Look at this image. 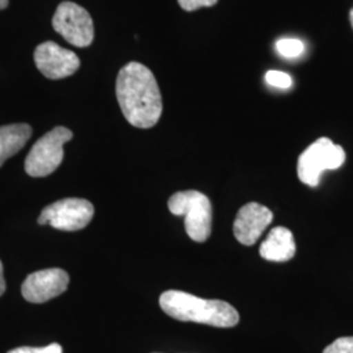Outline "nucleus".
I'll use <instances>...</instances> for the list:
<instances>
[{"instance_id": "f8f14e48", "label": "nucleus", "mask_w": 353, "mask_h": 353, "mask_svg": "<svg viewBox=\"0 0 353 353\" xmlns=\"http://www.w3.org/2000/svg\"><path fill=\"white\" fill-rule=\"evenodd\" d=\"M32 137V127L14 123L0 127V166L24 148Z\"/></svg>"}, {"instance_id": "423d86ee", "label": "nucleus", "mask_w": 353, "mask_h": 353, "mask_svg": "<svg viewBox=\"0 0 353 353\" xmlns=\"http://www.w3.org/2000/svg\"><path fill=\"white\" fill-rule=\"evenodd\" d=\"M57 33L76 48H87L94 38V26L88 11L72 1L58 6L52 17Z\"/></svg>"}, {"instance_id": "20e7f679", "label": "nucleus", "mask_w": 353, "mask_h": 353, "mask_svg": "<svg viewBox=\"0 0 353 353\" xmlns=\"http://www.w3.org/2000/svg\"><path fill=\"white\" fill-rule=\"evenodd\" d=\"M72 138V131L62 126L55 127L45 134L36 141L26 157V173L34 178L50 176L62 164L64 144Z\"/></svg>"}, {"instance_id": "9d476101", "label": "nucleus", "mask_w": 353, "mask_h": 353, "mask_svg": "<svg viewBox=\"0 0 353 353\" xmlns=\"http://www.w3.org/2000/svg\"><path fill=\"white\" fill-rule=\"evenodd\" d=\"M272 220L274 214L265 205L255 202L248 203L236 216L233 225L234 237L242 245L252 246L261 239Z\"/></svg>"}, {"instance_id": "6ab92c4d", "label": "nucleus", "mask_w": 353, "mask_h": 353, "mask_svg": "<svg viewBox=\"0 0 353 353\" xmlns=\"http://www.w3.org/2000/svg\"><path fill=\"white\" fill-rule=\"evenodd\" d=\"M8 3H10V0H0V11L4 10V8H7V7H8Z\"/></svg>"}, {"instance_id": "1a4fd4ad", "label": "nucleus", "mask_w": 353, "mask_h": 353, "mask_svg": "<svg viewBox=\"0 0 353 353\" xmlns=\"http://www.w3.org/2000/svg\"><path fill=\"white\" fill-rule=\"evenodd\" d=\"M70 276L62 268H48L30 274L23 283L21 293L28 303H43L68 288Z\"/></svg>"}, {"instance_id": "f3484780", "label": "nucleus", "mask_w": 353, "mask_h": 353, "mask_svg": "<svg viewBox=\"0 0 353 353\" xmlns=\"http://www.w3.org/2000/svg\"><path fill=\"white\" fill-rule=\"evenodd\" d=\"M219 0H178V4L182 10L192 12L202 7H214Z\"/></svg>"}, {"instance_id": "4468645a", "label": "nucleus", "mask_w": 353, "mask_h": 353, "mask_svg": "<svg viewBox=\"0 0 353 353\" xmlns=\"http://www.w3.org/2000/svg\"><path fill=\"white\" fill-rule=\"evenodd\" d=\"M265 83L279 89H290L293 85V79L283 71H268L265 76Z\"/></svg>"}, {"instance_id": "dca6fc26", "label": "nucleus", "mask_w": 353, "mask_h": 353, "mask_svg": "<svg viewBox=\"0 0 353 353\" xmlns=\"http://www.w3.org/2000/svg\"><path fill=\"white\" fill-rule=\"evenodd\" d=\"M8 353H63V350H62V345H59L58 343H52V344H49L46 347H41V348L19 347Z\"/></svg>"}, {"instance_id": "f257e3e1", "label": "nucleus", "mask_w": 353, "mask_h": 353, "mask_svg": "<svg viewBox=\"0 0 353 353\" xmlns=\"http://www.w3.org/2000/svg\"><path fill=\"white\" fill-rule=\"evenodd\" d=\"M117 100L127 122L138 128H151L163 114V99L156 77L145 65L131 62L118 74Z\"/></svg>"}, {"instance_id": "9b49d317", "label": "nucleus", "mask_w": 353, "mask_h": 353, "mask_svg": "<svg viewBox=\"0 0 353 353\" xmlns=\"http://www.w3.org/2000/svg\"><path fill=\"white\" fill-rule=\"evenodd\" d=\"M259 254L268 262L290 261L296 254V242L292 232L288 228H274L262 242Z\"/></svg>"}, {"instance_id": "7ed1b4c3", "label": "nucleus", "mask_w": 353, "mask_h": 353, "mask_svg": "<svg viewBox=\"0 0 353 353\" xmlns=\"http://www.w3.org/2000/svg\"><path fill=\"white\" fill-rule=\"evenodd\" d=\"M169 211L185 217V229L190 239L205 242L212 230V205L208 196L195 190L181 191L168 201Z\"/></svg>"}, {"instance_id": "6e6552de", "label": "nucleus", "mask_w": 353, "mask_h": 353, "mask_svg": "<svg viewBox=\"0 0 353 353\" xmlns=\"http://www.w3.org/2000/svg\"><path fill=\"white\" fill-rule=\"evenodd\" d=\"M34 62L39 72L51 80L74 75L80 67V59L74 51L63 49L51 41L38 45Z\"/></svg>"}, {"instance_id": "39448f33", "label": "nucleus", "mask_w": 353, "mask_h": 353, "mask_svg": "<svg viewBox=\"0 0 353 353\" xmlns=\"http://www.w3.org/2000/svg\"><path fill=\"white\" fill-rule=\"evenodd\" d=\"M344 161L345 152L341 145L334 144L328 138H321L309 145L299 157L297 174L303 183L316 188L325 170L339 169Z\"/></svg>"}, {"instance_id": "f03ea898", "label": "nucleus", "mask_w": 353, "mask_h": 353, "mask_svg": "<svg viewBox=\"0 0 353 353\" xmlns=\"http://www.w3.org/2000/svg\"><path fill=\"white\" fill-rule=\"evenodd\" d=\"M160 306L168 316L181 322H194L214 327H234L240 322L239 312L221 300H204L182 290H166Z\"/></svg>"}, {"instance_id": "aec40b11", "label": "nucleus", "mask_w": 353, "mask_h": 353, "mask_svg": "<svg viewBox=\"0 0 353 353\" xmlns=\"http://www.w3.org/2000/svg\"><path fill=\"white\" fill-rule=\"evenodd\" d=\"M350 20H351V26L353 28V8L351 10V12H350Z\"/></svg>"}, {"instance_id": "0eeeda50", "label": "nucleus", "mask_w": 353, "mask_h": 353, "mask_svg": "<svg viewBox=\"0 0 353 353\" xmlns=\"http://www.w3.org/2000/svg\"><path fill=\"white\" fill-rule=\"evenodd\" d=\"M94 216V207L87 199L67 198L43 208L38 217L41 225H50L58 230L75 232L87 227Z\"/></svg>"}, {"instance_id": "ddd939ff", "label": "nucleus", "mask_w": 353, "mask_h": 353, "mask_svg": "<svg viewBox=\"0 0 353 353\" xmlns=\"http://www.w3.org/2000/svg\"><path fill=\"white\" fill-rule=\"evenodd\" d=\"M276 51L281 57L287 59H293L300 57L305 51V45L303 41L297 38H280L275 43Z\"/></svg>"}, {"instance_id": "a211bd4d", "label": "nucleus", "mask_w": 353, "mask_h": 353, "mask_svg": "<svg viewBox=\"0 0 353 353\" xmlns=\"http://www.w3.org/2000/svg\"><path fill=\"white\" fill-rule=\"evenodd\" d=\"M4 272H3V263H1V261H0V297L4 294V292H6V280H4V275H3Z\"/></svg>"}, {"instance_id": "2eb2a0df", "label": "nucleus", "mask_w": 353, "mask_h": 353, "mask_svg": "<svg viewBox=\"0 0 353 353\" xmlns=\"http://www.w3.org/2000/svg\"><path fill=\"white\" fill-rule=\"evenodd\" d=\"M323 353H353V336H344L325 348Z\"/></svg>"}]
</instances>
